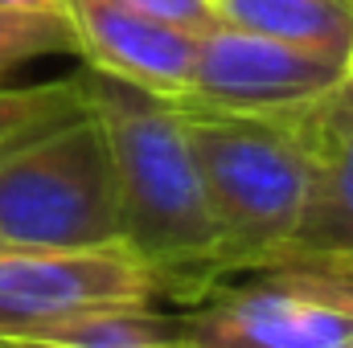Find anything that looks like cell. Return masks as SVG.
<instances>
[{
  "instance_id": "cell-11",
  "label": "cell",
  "mask_w": 353,
  "mask_h": 348,
  "mask_svg": "<svg viewBox=\"0 0 353 348\" xmlns=\"http://www.w3.org/2000/svg\"><path fill=\"white\" fill-rule=\"evenodd\" d=\"M58 54H79L66 12L0 8V83H8V74L21 66H29L37 58H58Z\"/></svg>"
},
{
  "instance_id": "cell-14",
  "label": "cell",
  "mask_w": 353,
  "mask_h": 348,
  "mask_svg": "<svg viewBox=\"0 0 353 348\" xmlns=\"http://www.w3.org/2000/svg\"><path fill=\"white\" fill-rule=\"evenodd\" d=\"M0 8H12V12H66V0H0Z\"/></svg>"
},
{
  "instance_id": "cell-7",
  "label": "cell",
  "mask_w": 353,
  "mask_h": 348,
  "mask_svg": "<svg viewBox=\"0 0 353 348\" xmlns=\"http://www.w3.org/2000/svg\"><path fill=\"white\" fill-rule=\"evenodd\" d=\"M66 21L74 29V50L90 70H103L173 102L189 94L201 33L132 12L111 0H66Z\"/></svg>"
},
{
  "instance_id": "cell-10",
  "label": "cell",
  "mask_w": 353,
  "mask_h": 348,
  "mask_svg": "<svg viewBox=\"0 0 353 348\" xmlns=\"http://www.w3.org/2000/svg\"><path fill=\"white\" fill-rule=\"evenodd\" d=\"M165 316L144 312H107L79 324H66L58 332H46L37 340H21L17 348H165Z\"/></svg>"
},
{
  "instance_id": "cell-1",
  "label": "cell",
  "mask_w": 353,
  "mask_h": 348,
  "mask_svg": "<svg viewBox=\"0 0 353 348\" xmlns=\"http://www.w3.org/2000/svg\"><path fill=\"white\" fill-rule=\"evenodd\" d=\"M79 87L111 148L119 242L161 279L165 295L189 299L218 279L222 246L181 107L90 66L79 70Z\"/></svg>"
},
{
  "instance_id": "cell-5",
  "label": "cell",
  "mask_w": 353,
  "mask_h": 348,
  "mask_svg": "<svg viewBox=\"0 0 353 348\" xmlns=\"http://www.w3.org/2000/svg\"><path fill=\"white\" fill-rule=\"evenodd\" d=\"M165 299L161 279L123 242L83 250H0V345L37 340L107 312H144Z\"/></svg>"
},
{
  "instance_id": "cell-17",
  "label": "cell",
  "mask_w": 353,
  "mask_h": 348,
  "mask_svg": "<svg viewBox=\"0 0 353 348\" xmlns=\"http://www.w3.org/2000/svg\"><path fill=\"white\" fill-rule=\"evenodd\" d=\"M0 348H17V345H0Z\"/></svg>"
},
{
  "instance_id": "cell-15",
  "label": "cell",
  "mask_w": 353,
  "mask_h": 348,
  "mask_svg": "<svg viewBox=\"0 0 353 348\" xmlns=\"http://www.w3.org/2000/svg\"><path fill=\"white\" fill-rule=\"evenodd\" d=\"M0 250H8V242H4V238H0Z\"/></svg>"
},
{
  "instance_id": "cell-9",
  "label": "cell",
  "mask_w": 353,
  "mask_h": 348,
  "mask_svg": "<svg viewBox=\"0 0 353 348\" xmlns=\"http://www.w3.org/2000/svg\"><path fill=\"white\" fill-rule=\"evenodd\" d=\"M226 25L263 33L316 58L353 62V0H214Z\"/></svg>"
},
{
  "instance_id": "cell-3",
  "label": "cell",
  "mask_w": 353,
  "mask_h": 348,
  "mask_svg": "<svg viewBox=\"0 0 353 348\" xmlns=\"http://www.w3.org/2000/svg\"><path fill=\"white\" fill-rule=\"evenodd\" d=\"M0 238L29 250L119 242L111 148L87 102L0 140Z\"/></svg>"
},
{
  "instance_id": "cell-16",
  "label": "cell",
  "mask_w": 353,
  "mask_h": 348,
  "mask_svg": "<svg viewBox=\"0 0 353 348\" xmlns=\"http://www.w3.org/2000/svg\"><path fill=\"white\" fill-rule=\"evenodd\" d=\"M350 78H353V62H350Z\"/></svg>"
},
{
  "instance_id": "cell-12",
  "label": "cell",
  "mask_w": 353,
  "mask_h": 348,
  "mask_svg": "<svg viewBox=\"0 0 353 348\" xmlns=\"http://www.w3.org/2000/svg\"><path fill=\"white\" fill-rule=\"evenodd\" d=\"M79 102H83L79 74L58 78V83H29V87L0 83V140L41 123V119H54L62 111H74Z\"/></svg>"
},
{
  "instance_id": "cell-4",
  "label": "cell",
  "mask_w": 353,
  "mask_h": 348,
  "mask_svg": "<svg viewBox=\"0 0 353 348\" xmlns=\"http://www.w3.org/2000/svg\"><path fill=\"white\" fill-rule=\"evenodd\" d=\"M165 348H353V266L271 259L226 270L165 316Z\"/></svg>"
},
{
  "instance_id": "cell-13",
  "label": "cell",
  "mask_w": 353,
  "mask_h": 348,
  "mask_svg": "<svg viewBox=\"0 0 353 348\" xmlns=\"http://www.w3.org/2000/svg\"><path fill=\"white\" fill-rule=\"evenodd\" d=\"M111 4H123V8H132V12L169 21V25L193 29V33H205V29H214V25L222 21L218 8H214V0H111Z\"/></svg>"
},
{
  "instance_id": "cell-6",
  "label": "cell",
  "mask_w": 353,
  "mask_h": 348,
  "mask_svg": "<svg viewBox=\"0 0 353 348\" xmlns=\"http://www.w3.org/2000/svg\"><path fill=\"white\" fill-rule=\"evenodd\" d=\"M345 74L350 70L341 62L218 21L197 37L193 78L181 102L239 115H279L316 102Z\"/></svg>"
},
{
  "instance_id": "cell-8",
  "label": "cell",
  "mask_w": 353,
  "mask_h": 348,
  "mask_svg": "<svg viewBox=\"0 0 353 348\" xmlns=\"http://www.w3.org/2000/svg\"><path fill=\"white\" fill-rule=\"evenodd\" d=\"M300 131L312 160L304 217L275 259H321L353 266V78L300 107ZM271 262V259H267Z\"/></svg>"
},
{
  "instance_id": "cell-2",
  "label": "cell",
  "mask_w": 353,
  "mask_h": 348,
  "mask_svg": "<svg viewBox=\"0 0 353 348\" xmlns=\"http://www.w3.org/2000/svg\"><path fill=\"white\" fill-rule=\"evenodd\" d=\"M176 107L222 246L218 274L275 259L296 234L312 188L300 111L239 115L193 102Z\"/></svg>"
}]
</instances>
